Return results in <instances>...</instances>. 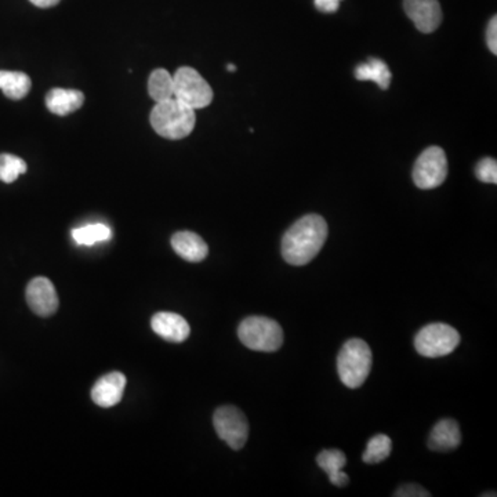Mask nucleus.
<instances>
[{"label":"nucleus","mask_w":497,"mask_h":497,"mask_svg":"<svg viewBox=\"0 0 497 497\" xmlns=\"http://www.w3.org/2000/svg\"><path fill=\"white\" fill-rule=\"evenodd\" d=\"M327 238V224L318 215H307L296 221L282 238V257L300 267L317 257Z\"/></svg>","instance_id":"obj_1"},{"label":"nucleus","mask_w":497,"mask_h":497,"mask_svg":"<svg viewBox=\"0 0 497 497\" xmlns=\"http://www.w3.org/2000/svg\"><path fill=\"white\" fill-rule=\"evenodd\" d=\"M149 121L159 136L168 140H181L190 136L195 128V109L171 97L156 103Z\"/></svg>","instance_id":"obj_2"},{"label":"nucleus","mask_w":497,"mask_h":497,"mask_svg":"<svg viewBox=\"0 0 497 497\" xmlns=\"http://www.w3.org/2000/svg\"><path fill=\"white\" fill-rule=\"evenodd\" d=\"M372 369V351L360 339L348 340L337 358L340 380L348 389H359Z\"/></svg>","instance_id":"obj_3"},{"label":"nucleus","mask_w":497,"mask_h":497,"mask_svg":"<svg viewBox=\"0 0 497 497\" xmlns=\"http://www.w3.org/2000/svg\"><path fill=\"white\" fill-rule=\"evenodd\" d=\"M238 337L253 351L275 352L283 344V330L280 323L265 317L243 320L238 327Z\"/></svg>","instance_id":"obj_4"},{"label":"nucleus","mask_w":497,"mask_h":497,"mask_svg":"<svg viewBox=\"0 0 497 497\" xmlns=\"http://www.w3.org/2000/svg\"><path fill=\"white\" fill-rule=\"evenodd\" d=\"M459 344V332L446 323H430L414 337L416 351L426 358L446 357L452 354Z\"/></svg>","instance_id":"obj_5"},{"label":"nucleus","mask_w":497,"mask_h":497,"mask_svg":"<svg viewBox=\"0 0 497 497\" xmlns=\"http://www.w3.org/2000/svg\"><path fill=\"white\" fill-rule=\"evenodd\" d=\"M174 99L193 109H202L213 101L210 84L191 67H181L174 74Z\"/></svg>","instance_id":"obj_6"},{"label":"nucleus","mask_w":497,"mask_h":497,"mask_svg":"<svg viewBox=\"0 0 497 497\" xmlns=\"http://www.w3.org/2000/svg\"><path fill=\"white\" fill-rule=\"evenodd\" d=\"M447 178V158L444 149L430 146L417 158L414 181L420 190H434Z\"/></svg>","instance_id":"obj_7"},{"label":"nucleus","mask_w":497,"mask_h":497,"mask_svg":"<svg viewBox=\"0 0 497 497\" xmlns=\"http://www.w3.org/2000/svg\"><path fill=\"white\" fill-rule=\"evenodd\" d=\"M216 432L233 451L245 446L248 437V422L242 410L235 406L218 407L213 416Z\"/></svg>","instance_id":"obj_8"},{"label":"nucleus","mask_w":497,"mask_h":497,"mask_svg":"<svg viewBox=\"0 0 497 497\" xmlns=\"http://www.w3.org/2000/svg\"><path fill=\"white\" fill-rule=\"evenodd\" d=\"M27 302L29 308L39 317H50L59 310V296L51 280L47 278H35L27 286Z\"/></svg>","instance_id":"obj_9"},{"label":"nucleus","mask_w":497,"mask_h":497,"mask_svg":"<svg viewBox=\"0 0 497 497\" xmlns=\"http://www.w3.org/2000/svg\"><path fill=\"white\" fill-rule=\"evenodd\" d=\"M405 12L422 34L437 31L442 22V10L438 0H405Z\"/></svg>","instance_id":"obj_10"},{"label":"nucleus","mask_w":497,"mask_h":497,"mask_svg":"<svg viewBox=\"0 0 497 497\" xmlns=\"http://www.w3.org/2000/svg\"><path fill=\"white\" fill-rule=\"evenodd\" d=\"M126 389V377L121 372L109 373L101 377L91 390V399L101 407H112L118 405L123 398Z\"/></svg>","instance_id":"obj_11"},{"label":"nucleus","mask_w":497,"mask_h":497,"mask_svg":"<svg viewBox=\"0 0 497 497\" xmlns=\"http://www.w3.org/2000/svg\"><path fill=\"white\" fill-rule=\"evenodd\" d=\"M154 332L170 343H183L191 333L190 325L181 315L173 312H158L151 320Z\"/></svg>","instance_id":"obj_12"},{"label":"nucleus","mask_w":497,"mask_h":497,"mask_svg":"<svg viewBox=\"0 0 497 497\" xmlns=\"http://www.w3.org/2000/svg\"><path fill=\"white\" fill-rule=\"evenodd\" d=\"M171 246L174 252L178 253L184 260L191 263H199L208 257L209 248L205 241L198 233L191 231H181L174 233L171 238Z\"/></svg>","instance_id":"obj_13"},{"label":"nucleus","mask_w":497,"mask_h":497,"mask_svg":"<svg viewBox=\"0 0 497 497\" xmlns=\"http://www.w3.org/2000/svg\"><path fill=\"white\" fill-rule=\"evenodd\" d=\"M460 444H462V432L454 420H441L435 424L430 434L429 447L431 451H454Z\"/></svg>","instance_id":"obj_14"},{"label":"nucleus","mask_w":497,"mask_h":497,"mask_svg":"<svg viewBox=\"0 0 497 497\" xmlns=\"http://www.w3.org/2000/svg\"><path fill=\"white\" fill-rule=\"evenodd\" d=\"M83 103V93L72 89H51L46 96L47 109L54 115H69L82 108Z\"/></svg>","instance_id":"obj_15"},{"label":"nucleus","mask_w":497,"mask_h":497,"mask_svg":"<svg viewBox=\"0 0 497 497\" xmlns=\"http://www.w3.org/2000/svg\"><path fill=\"white\" fill-rule=\"evenodd\" d=\"M318 466L327 472L330 482L335 486H345L350 482L347 474L343 472V467L347 463V457L339 449H327L322 451L317 457Z\"/></svg>","instance_id":"obj_16"},{"label":"nucleus","mask_w":497,"mask_h":497,"mask_svg":"<svg viewBox=\"0 0 497 497\" xmlns=\"http://www.w3.org/2000/svg\"><path fill=\"white\" fill-rule=\"evenodd\" d=\"M355 78L362 82H375L380 89L387 91L391 83L392 75L384 61L379 59H369L365 64L357 67Z\"/></svg>","instance_id":"obj_17"},{"label":"nucleus","mask_w":497,"mask_h":497,"mask_svg":"<svg viewBox=\"0 0 497 497\" xmlns=\"http://www.w3.org/2000/svg\"><path fill=\"white\" fill-rule=\"evenodd\" d=\"M32 82L24 72L0 71V91L12 99H22L28 96Z\"/></svg>","instance_id":"obj_18"},{"label":"nucleus","mask_w":497,"mask_h":497,"mask_svg":"<svg viewBox=\"0 0 497 497\" xmlns=\"http://www.w3.org/2000/svg\"><path fill=\"white\" fill-rule=\"evenodd\" d=\"M148 93L155 103L174 97L173 76L166 69H155L148 79Z\"/></svg>","instance_id":"obj_19"},{"label":"nucleus","mask_w":497,"mask_h":497,"mask_svg":"<svg viewBox=\"0 0 497 497\" xmlns=\"http://www.w3.org/2000/svg\"><path fill=\"white\" fill-rule=\"evenodd\" d=\"M112 231L106 224H89L84 227L75 228L72 238L78 245L91 246L97 242L111 240Z\"/></svg>","instance_id":"obj_20"},{"label":"nucleus","mask_w":497,"mask_h":497,"mask_svg":"<svg viewBox=\"0 0 497 497\" xmlns=\"http://www.w3.org/2000/svg\"><path fill=\"white\" fill-rule=\"evenodd\" d=\"M392 442L390 437L384 434L375 435L369 442H367V449H365L364 459L367 464H377L384 462L387 457L391 454Z\"/></svg>","instance_id":"obj_21"},{"label":"nucleus","mask_w":497,"mask_h":497,"mask_svg":"<svg viewBox=\"0 0 497 497\" xmlns=\"http://www.w3.org/2000/svg\"><path fill=\"white\" fill-rule=\"evenodd\" d=\"M27 173V163L12 154H0V180L14 183L21 174Z\"/></svg>","instance_id":"obj_22"},{"label":"nucleus","mask_w":497,"mask_h":497,"mask_svg":"<svg viewBox=\"0 0 497 497\" xmlns=\"http://www.w3.org/2000/svg\"><path fill=\"white\" fill-rule=\"evenodd\" d=\"M477 178L482 183H497V162L492 158H485L478 162L476 168Z\"/></svg>","instance_id":"obj_23"},{"label":"nucleus","mask_w":497,"mask_h":497,"mask_svg":"<svg viewBox=\"0 0 497 497\" xmlns=\"http://www.w3.org/2000/svg\"><path fill=\"white\" fill-rule=\"evenodd\" d=\"M395 497H429L431 494L426 491V489L422 488L416 484H407L401 486L394 493Z\"/></svg>","instance_id":"obj_24"},{"label":"nucleus","mask_w":497,"mask_h":497,"mask_svg":"<svg viewBox=\"0 0 497 497\" xmlns=\"http://www.w3.org/2000/svg\"><path fill=\"white\" fill-rule=\"evenodd\" d=\"M486 43H488L489 50L492 53L497 54V17L494 16L488 25V31H486Z\"/></svg>","instance_id":"obj_25"},{"label":"nucleus","mask_w":497,"mask_h":497,"mask_svg":"<svg viewBox=\"0 0 497 497\" xmlns=\"http://www.w3.org/2000/svg\"><path fill=\"white\" fill-rule=\"evenodd\" d=\"M340 2L342 0H314V4L320 12L330 14V12H335L339 10Z\"/></svg>","instance_id":"obj_26"},{"label":"nucleus","mask_w":497,"mask_h":497,"mask_svg":"<svg viewBox=\"0 0 497 497\" xmlns=\"http://www.w3.org/2000/svg\"><path fill=\"white\" fill-rule=\"evenodd\" d=\"M32 4L41 9H47V7H53L59 4L61 0H29Z\"/></svg>","instance_id":"obj_27"},{"label":"nucleus","mask_w":497,"mask_h":497,"mask_svg":"<svg viewBox=\"0 0 497 497\" xmlns=\"http://www.w3.org/2000/svg\"><path fill=\"white\" fill-rule=\"evenodd\" d=\"M227 69H228V71H230V72H235V71H236V67L233 66V64H228Z\"/></svg>","instance_id":"obj_28"}]
</instances>
